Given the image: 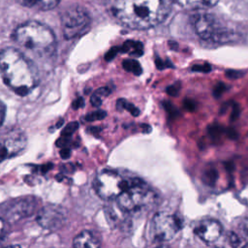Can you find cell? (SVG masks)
Here are the masks:
<instances>
[{"label":"cell","mask_w":248,"mask_h":248,"mask_svg":"<svg viewBox=\"0 0 248 248\" xmlns=\"http://www.w3.org/2000/svg\"><path fill=\"white\" fill-rule=\"evenodd\" d=\"M83 106V99L82 98H78V100H76L75 102H74V104H73V107L75 108H80V107H82Z\"/></svg>","instance_id":"32"},{"label":"cell","mask_w":248,"mask_h":248,"mask_svg":"<svg viewBox=\"0 0 248 248\" xmlns=\"http://www.w3.org/2000/svg\"><path fill=\"white\" fill-rule=\"evenodd\" d=\"M78 122H71L70 124H68V125L66 126V128L64 129L62 135H63L64 137L71 136V135L78 129Z\"/></svg>","instance_id":"21"},{"label":"cell","mask_w":248,"mask_h":248,"mask_svg":"<svg viewBox=\"0 0 248 248\" xmlns=\"http://www.w3.org/2000/svg\"><path fill=\"white\" fill-rule=\"evenodd\" d=\"M239 232L241 236L244 238V240L248 244V218L243 219L239 224Z\"/></svg>","instance_id":"20"},{"label":"cell","mask_w":248,"mask_h":248,"mask_svg":"<svg viewBox=\"0 0 248 248\" xmlns=\"http://www.w3.org/2000/svg\"><path fill=\"white\" fill-rule=\"evenodd\" d=\"M107 116L106 111L104 110H96L93 111L85 116L86 121H95V120H101Z\"/></svg>","instance_id":"19"},{"label":"cell","mask_w":248,"mask_h":248,"mask_svg":"<svg viewBox=\"0 0 248 248\" xmlns=\"http://www.w3.org/2000/svg\"><path fill=\"white\" fill-rule=\"evenodd\" d=\"M170 46L172 49H174V47H175V48L177 47V44H176L175 42H170Z\"/></svg>","instance_id":"35"},{"label":"cell","mask_w":248,"mask_h":248,"mask_svg":"<svg viewBox=\"0 0 248 248\" xmlns=\"http://www.w3.org/2000/svg\"><path fill=\"white\" fill-rule=\"evenodd\" d=\"M20 5L38 11H48L55 8L59 0H16Z\"/></svg>","instance_id":"13"},{"label":"cell","mask_w":248,"mask_h":248,"mask_svg":"<svg viewBox=\"0 0 248 248\" xmlns=\"http://www.w3.org/2000/svg\"><path fill=\"white\" fill-rule=\"evenodd\" d=\"M172 0H116L113 16L132 29H147L163 22L171 10Z\"/></svg>","instance_id":"1"},{"label":"cell","mask_w":248,"mask_h":248,"mask_svg":"<svg viewBox=\"0 0 248 248\" xmlns=\"http://www.w3.org/2000/svg\"><path fill=\"white\" fill-rule=\"evenodd\" d=\"M179 90H180V84H179V82H177V83H175V84H172V85H170V86H169V87L167 88V92H168V94L170 95V96H176V95L178 94Z\"/></svg>","instance_id":"24"},{"label":"cell","mask_w":248,"mask_h":248,"mask_svg":"<svg viewBox=\"0 0 248 248\" xmlns=\"http://www.w3.org/2000/svg\"><path fill=\"white\" fill-rule=\"evenodd\" d=\"M127 181L113 170H102L94 179L93 186L97 195L103 200L116 199L124 190Z\"/></svg>","instance_id":"6"},{"label":"cell","mask_w":248,"mask_h":248,"mask_svg":"<svg viewBox=\"0 0 248 248\" xmlns=\"http://www.w3.org/2000/svg\"><path fill=\"white\" fill-rule=\"evenodd\" d=\"M5 115H6V107L5 105L0 101V127L4 122L5 119Z\"/></svg>","instance_id":"30"},{"label":"cell","mask_w":248,"mask_h":248,"mask_svg":"<svg viewBox=\"0 0 248 248\" xmlns=\"http://www.w3.org/2000/svg\"><path fill=\"white\" fill-rule=\"evenodd\" d=\"M163 106H164V108H166L167 112H169V114H170L172 117H175L176 115L179 114V113H178V110L172 106L171 103H170V102H164V103H163Z\"/></svg>","instance_id":"22"},{"label":"cell","mask_w":248,"mask_h":248,"mask_svg":"<svg viewBox=\"0 0 248 248\" xmlns=\"http://www.w3.org/2000/svg\"><path fill=\"white\" fill-rule=\"evenodd\" d=\"M73 248H100V240L90 231H82L75 236Z\"/></svg>","instance_id":"12"},{"label":"cell","mask_w":248,"mask_h":248,"mask_svg":"<svg viewBox=\"0 0 248 248\" xmlns=\"http://www.w3.org/2000/svg\"><path fill=\"white\" fill-rule=\"evenodd\" d=\"M90 17L86 11L78 6L66 9L61 15L62 32L67 39L82 34L89 26Z\"/></svg>","instance_id":"7"},{"label":"cell","mask_w":248,"mask_h":248,"mask_svg":"<svg viewBox=\"0 0 248 248\" xmlns=\"http://www.w3.org/2000/svg\"><path fill=\"white\" fill-rule=\"evenodd\" d=\"M122 65L127 72H131L137 76H140L142 73L140 64L136 59H126L123 61Z\"/></svg>","instance_id":"17"},{"label":"cell","mask_w":248,"mask_h":248,"mask_svg":"<svg viewBox=\"0 0 248 248\" xmlns=\"http://www.w3.org/2000/svg\"><path fill=\"white\" fill-rule=\"evenodd\" d=\"M227 90V86L222 83V82H219L213 89V95L216 97V98H219L225 91Z\"/></svg>","instance_id":"23"},{"label":"cell","mask_w":248,"mask_h":248,"mask_svg":"<svg viewBox=\"0 0 248 248\" xmlns=\"http://www.w3.org/2000/svg\"><path fill=\"white\" fill-rule=\"evenodd\" d=\"M184 107H185V108H186L187 110L192 111V110H194L195 108H196V103H195L194 101H192V100H185V101H184Z\"/></svg>","instance_id":"31"},{"label":"cell","mask_w":248,"mask_h":248,"mask_svg":"<svg viewBox=\"0 0 248 248\" xmlns=\"http://www.w3.org/2000/svg\"><path fill=\"white\" fill-rule=\"evenodd\" d=\"M66 211L63 207L56 204H47L43 207L37 216V222L46 230H57L66 221Z\"/></svg>","instance_id":"10"},{"label":"cell","mask_w":248,"mask_h":248,"mask_svg":"<svg viewBox=\"0 0 248 248\" xmlns=\"http://www.w3.org/2000/svg\"><path fill=\"white\" fill-rule=\"evenodd\" d=\"M181 221L174 215L166 212L156 213L151 221V236L157 241L170 240L181 229Z\"/></svg>","instance_id":"8"},{"label":"cell","mask_w":248,"mask_h":248,"mask_svg":"<svg viewBox=\"0 0 248 248\" xmlns=\"http://www.w3.org/2000/svg\"><path fill=\"white\" fill-rule=\"evenodd\" d=\"M175 1L180 6L190 9V10H199L213 7L219 0H172Z\"/></svg>","instance_id":"14"},{"label":"cell","mask_w":248,"mask_h":248,"mask_svg":"<svg viewBox=\"0 0 248 248\" xmlns=\"http://www.w3.org/2000/svg\"><path fill=\"white\" fill-rule=\"evenodd\" d=\"M4 248H20V246H18V245H9V246L4 247Z\"/></svg>","instance_id":"36"},{"label":"cell","mask_w":248,"mask_h":248,"mask_svg":"<svg viewBox=\"0 0 248 248\" xmlns=\"http://www.w3.org/2000/svg\"><path fill=\"white\" fill-rule=\"evenodd\" d=\"M192 71L195 72H202V73H208L211 71V68L208 64H204V65H195L192 67Z\"/></svg>","instance_id":"25"},{"label":"cell","mask_w":248,"mask_h":248,"mask_svg":"<svg viewBox=\"0 0 248 248\" xmlns=\"http://www.w3.org/2000/svg\"><path fill=\"white\" fill-rule=\"evenodd\" d=\"M141 127L145 133H149L151 131V127L148 124H143V125H141Z\"/></svg>","instance_id":"34"},{"label":"cell","mask_w":248,"mask_h":248,"mask_svg":"<svg viewBox=\"0 0 248 248\" xmlns=\"http://www.w3.org/2000/svg\"><path fill=\"white\" fill-rule=\"evenodd\" d=\"M26 143V136L19 130L12 129L0 134V162L18 155Z\"/></svg>","instance_id":"9"},{"label":"cell","mask_w":248,"mask_h":248,"mask_svg":"<svg viewBox=\"0 0 248 248\" xmlns=\"http://www.w3.org/2000/svg\"><path fill=\"white\" fill-rule=\"evenodd\" d=\"M194 232L202 240L211 243L221 236L223 227L217 220L204 219L196 225Z\"/></svg>","instance_id":"11"},{"label":"cell","mask_w":248,"mask_h":248,"mask_svg":"<svg viewBox=\"0 0 248 248\" xmlns=\"http://www.w3.org/2000/svg\"><path fill=\"white\" fill-rule=\"evenodd\" d=\"M154 193L139 179L127 181L122 193L116 198L118 206L125 211L140 209L154 201Z\"/></svg>","instance_id":"4"},{"label":"cell","mask_w":248,"mask_h":248,"mask_svg":"<svg viewBox=\"0 0 248 248\" xmlns=\"http://www.w3.org/2000/svg\"><path fill=\"white\" fill-rule=\"evenodd\" d=\"M0 75L4 82L21 96L30 93L40 81L36 64L15 47L0 50Z\"/></svg>","instance_id":"2"},{"label":"cell","mask_w":248,"mask_h":248,"mask_svg":"<svg viewBox=\"0 0 248 248\" xmlns=\"http://www.w3.org/2000/svg\"><path fill=\"white\" fill-rule=\"evenodd\" d=\"M238 113H239V110H238V108H237V106L234 105V108H233V109H232V113L231 118H232V119H235V118L238 116Z\"/></svg>","instance_id":"33"},{"label":"cell","mask_w":248,"mask_h":248,"mask_svg":"<svg viewBox=\"0 0 248 248\" xmlns=\"http://www.w3.org/2000/svg\"><path fill=\"white\" fill-rule=\"evenodd\" d=\"M196 33L203 40H211L222 43L232 40L234 33L222 26L218 18L206 13L196 14L193 17Z\"/></svg>","instance_id":"5"},{"label":"cell","mask_w":248,"mask_h":248,"mask_svg":"<svg viewBox=\"0 0 248 248\" xmlns=\"http://www.w3.org/2000/svg\"><path fill=\"white\" fill-rule=\"evenodd\" d=\"M6 231H7V226L6 223L3 219L0 218V242L3 240V238L5 237L6 234Z\"/></svg>","instance_id":"29"},{"label":"cell","mask_w":248,"mask_h":248,"mask_svg":"<svg viewBox=\"0 0 248 248\" xmlns=\"http://www.w3.org/2000/svg\"><path fill=\"white\" fill-rule=\"evenodd\" d=\"M226 76H227L228 78H230L234 79V78H238L242 77V76H243V73H242V72H240V71L229 70V71H227V72H226Z\"/></svg>","instance_id":"27"},{"label":"cell","mask_w":248,"mask_h":248,"mask_svg":"<svg viewBox=\"0 0 248 248\" xmlns=\"http://www.w3.org/2000/svg\"><path fill=\"white\" fill-rule=\"evenodd\" d=\"M155 63H156L157 68L160 69V70H163V69L166 68V67H172V64H171L169 60H167V61L164 62L161 58H156Z\"/></svg>","instance_id":"26"},{"label":"cell","mask_w":248,"mask_h":248,"mask_svg":"<svg viewBox=\"0 0 248 248\" xmlns=\"http://www.w3.org/2000/svg\"><path fill=\"white\" fill-rule=\"evenodd\" d=\"M242 248H248V244H247V245H245V246H243Z\"/></svg>","instance_id":"38"},{"label":"cell","mask_w":248,"mask_h":248,"mask_svg":"<svg viewBox=\"0 0 248 248\" xmlns=\"http://www.w3.org/2000/svg\"><path fill=\"white\" fill-rule=\"evenodd\" d=\"M110 94V89L108 87H101L97 89L91 96L90 102L94 107H99L102 105L103 98L107 97Z\"/></svg>","instance_id":"16"},{"label":"cell","mask_w":248,"mask_h":248,"mask_svg":"<svg viewBox=\"0 0 248 248\" xmlns=\"http://www.w3.org/2000/svg\"><path fill=\"white\" fill-rule=\"evenodd\" d=\"M116 108H117V109H119V110H122V109L128 110L133 116H138V115H140V109H139L138 108H136L133 104L128 103L125 99H119V100H117Z\"/></svg>","instance_id":"18"},{"label":"cell","mask_w":248,"mask_h":248,"mask_svg":"<svg viewBox=\"0 0 248 248\" xmlns=\"http://www.w3.org/2000/svg\"><path fill=\"white\" fill-rule=\"evenodd\" d=\"M14 40L17 45L41 57H49L56 50V38L46 24L28 20L16 27Z\"/></svg>","instance_id":"3"},{"label":"cell","mask_w":248,"mask_h":248,"mask_svg":"<svg viewBox=\"0 0 248 248\" xmlns=\"http://www.w3.org/2000/svg\"><path fill=\"white\" fill-rule=\"evenodd\" d=\"M119 49H120V47H112L111 49H109L108 51V53L105 55V58H106V60H108V61H109V60H111L116 54H117V52L119 51Z\"/></svg>","instance_id":"28"},{"label":"cell","mask_w":248,"mask_h":248,"mask_svg":"<svg viewBox=\"0 0 248 248\" xmlns=\"http://www.w3.org/2000/svg\"><path fill=\"white\" fill-rule=\"evenodd\" d=\"M123 52H129L132 56H140L143 53L142 50V44L140 42H134V41H126L122 47L120 48Z\"/></svg>","instance_id":"15"},{"label":"cell","mask_w":248,"mask_h":248,"mask_svg":"<svg viewBox=\"0 0 248 248\" xmlns=\"http://www.w3.org/2000/svg\"><path fill=\"white\" fill-rule=\"evenodd\" d=\"M156 248H170V247H168V246H166V245H161V246H158V247H156Z\"/></svg>","instance_id":"37"}]
</instances>
